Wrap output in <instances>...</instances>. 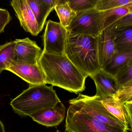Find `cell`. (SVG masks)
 Here are the masks:
<instances>
[{"label":"cell","instance_id":"cell-1","mask_svg":"<svg viewBox=\"0 0 132 132\" xmlns=\"http://www.w3.org/2000/svg\"><path fill=\"white\" fill-rule=\"evenodd\" d=\"M38 63L46 77V84L79 93L85 89L87 75L82 72L64 54L42 52Z\"/></svg>","mask_w":132,"mask_h":132},{"label":"cell","instance_id":"cell-2","mask_svg":"<svg viewBox=\"0 0 132 132\" xmlns=\"http://www.w3.org/2000/svg\"><path fill=\"white\" fill-rule=\"evenodd\" d=\"M64 54L82 72L91 77L100 69L96 38L68 33Z\"/></svg>","mask_w":132,"mask_h":132},{"label":"cell","instance_id":"cell-3","mask_svg":"<svg viewBox=\"0 0 132 132\" xmlns=\"http://www.w3.org/2000/svg\"><path fill=\"white\" fill-rule=\"evenodd\" d=\"M53 86L31 85L11 100L10 104L15 113L24 118L61 102Z\"/></svg>","mask_w":132,"mask_h":132},{"label":"cell","instance_id":"cell-4","mask_svg":"<svg viewBox=\"0 0 132 132\" xmlns=\"http://www.w3.org/2000/svg\"><path fill=\"white\" fill-rule=\"evenodd\" d=\"M69 103L73 109L99 122L122 129L130 130L128 127L109 112L95 96H88L79 93L77 98L69 100Z\"/></svg>","mask_w":132,"mask_h":132},{"label":"cell","instance_id":"cell-5","mask_svg":"<svg viewBox=\"0 0 132 132\" xmlns=\"http://www.w3.org/2000/svg\"><path fill=\"white\" fill-rule=\"evenodd\" d=\"M65 130L71 132H127L99 122L69 106L65 119Z\"/></svg>","mask_w":132,"mask_h":132},{"label":"cell","instance_id":"cell-6","mask_svg":"<svg viewBox=\"0 0 132 132\" xmlns=\"http://www.w3.org/2000/svg\"><path fill=\"white\" fill-rule=\"evenodd\" d=\"M101 12L95 8L79 12L66 28L71 34H81L96 38L102 31Z\"/></svg>","mask_w":132,"mask_h":132},{"label":"cell","instance_id":"cell-7","mask_svg":"<svg viewBox=\"0 0 132 132\" xmlns=\"http://www.w3.org/2000/svg\"><path fill=\"white\" fill-rule=\"evenodd\" d=\"M68 33L67 29L59 22L48 21L42 37L44 45L42 52L54 54H64Z\"/></svg>","mask_w":132,"mask_h":132},{"label":"cell","instance_id":"cell-8","mask_svg":"<svg viewBox=\"0 0 132 132\" xmlns=\"http://www.w3.org/2000/svg\"><path fill=\"white\" fill-rule=\"evenodd\" d=\"M6 70L13 72L31 85H46V77L39 63L33 64L12 60Z\"/></svg>","mask_w":132,"mask_h":132},{"label":"cell","instance_id":"cell-9","mask_svg":"<svg viewBox=\"0 0 132 132\" xmlns=\"http://www.w3.org/2000/svg\"><path fill=\"white\" fill-rule=\"evenodd\" d=\"M11 4L24 31L32 36H37L40 33L39 27L27 0H13Z\"/></svg>","mask_w":132,"mask_h":132},{"label":"cell","instance_id":"cell-10","mask_svg":"<svg viewBox=\"0 0 132 132\" xmlns=\"http://www.w3.org/2000/svg\"><path fill=\"white\" fill-rule=\"evenodd\" d=\"M96 87L95 96L100 99L113 97L119 89L116 78L112 74L100 69L91 76Z\"/></svg>","mask_w":132,"mask_h":132},{"label":"cell","instance_id":"cell-11","mask_svg":"<svg viewBox=\"0 0 132 132\" xmlns=\"http://www.w3.org/2000/svg\"><path fill=\"white\" fill-rule=\"evenodd\" d=\"M96 40L100 67L103 69L117 53L110 26L101 31L96 37Z\"/></svg>","mask_w":132,"mask_h":132},{"label":"cell","instance_id":"cell-12","mask_svg":"<svg viewBox=\"0 0 132 132\" xmlns=\"http://www.w3.org/2000/svg\"><path fill=\"white\" fill-rule=\"evenodd\" d=\"M65 109L64 105L60 102L54 106L39 110L29 116L38 124L47 127L56 126L64 119Z\"/></svg>","mask_w":132,"mask_h":132},{"label":"cell","instance_id":"cell-13","mask_svg":"<svg viewBox=\"0 0 132 132\" xmlns=\"http://www.w3.org/2000/svg\"><path fill=\"white\" fill-rule=\"evenodd\" d=\"M15 41V60L30 64L38 63L42 51L36 42L28 38Z\"/></svg>","mask_w":132,"mask_h":132},{"label":"cell","instance_id":"cell-14","mask_svg":"<svg viewBox=\"0 0 132 132\" xmlns=\"http://www.w3.org/2000/svg\"><path fill=\"white\" fill-rule=\"evenodd\" d=\"M59 1V0H27L36 18L40 32L45 25L47 18Z\"/></svg>","mask_w":132,"mask_h":132},{"label":"cell","instance_id":"cell-15","mask_svg":"<svg viewBox=\"0 0 132 132\" xmlns=\"http://www.w3.org/2000/svg\"><path fill=\"white\" fill-rule=\"evenodd\" d=\"M111 30L117 52L132 50V27L116 30Z\"/></svg>","mask_w":132,"mask_h":132},{"label":"cell","instance_id":"cell-16","mask_svg":"<svg viewBox=\"0 0 132 132\" xmlns=\"http://www.w3.org/2000/svg\"><path fill=\"white\" fill-rule=\"evenodd\" d=\"M132 12V5L123 6L105 11H101L102 19V31L111 26L121 18Z\"/></svg>","mask_w":132,"mask_h":132},{"label":"cell","instance_id":"cell-17","mask_svg":"<svg viewBox=\"0 0 132 132\" xmlns=\"http://www.w3.org/2000/svg\"><path fill=\"white\" fill-rule=\"evenodd\" d=\"M98 98L109 112L129 127L123 105L115 100L113 97H109L102 99Z\"/></svg>","mask_w":132,"mask_h":132},{"label":"cell","instance_id":"cell-18","mask_svg":"<svg viewBox=\"0 0 132 132\" xmlns=\"http://www.w3.org/2000/svg\"><path fill=\"white\" fill-rule=\"evenodd\" d=\"M132 60V50L117 52L113 57L103 70L113 75L120 68Z\"/></svg>","mask_w":132,"mask_h":132},{"label":"cell","instance_id":"cell-19","mask_svg":"<svg viewBox=\"0 0 132 132\" xmlns=\"http://www.w3.org/2000/svg\"><path fill=\"white\" fill-rule=\"evenodd\" d=\"M54 10L59 18V23L66 29L75 16L76 13L72 10L67 0H59Z\"/></svg>","mask_w":132,"mask_h":132},{"label":"cell","instance_id":"cell-20","mask_svg":"<svg viewBox=\"0 0 132 132\" xmlns=\"http://www.w3.org/2000/svg\"><path fill=\"white\" fill-rule=\"evenodd\" d=\"M15 40L0 45V74L6 70L11 61L15 60Z\"/></svg>","mask_w":132,"mask_h":132},{"label":"cell","instance_id":"cell-21","mask_svg":"<svg viewBox=\"0 0 132 132\" xmlns=\"http://www.w3.org/2000/svg\"><path fill=\"white\" fill-rule=\"evenodd\" d=\"M130 5L132 0H97L95 9L101 12Z\"/></svg>","mask_w":132,"mask_h":132},{"label":"cell","instance_id":"cell-22","mask_svg":"<svg viewBox=\"0 0 132 132\" xmlns=\"http://www.w3.org/2000/svg\"><path fill=\"white\" fill-rule=\"evenodd\" d=\"M114 76L117 81L119 89L132 81V60L120 68Z\"/></svg>","mask_w":132,"mask_h":132},{"label":"cell","instance_id":"cell-23","mask_svg":"<svg viewBox=\"0 0 132 132\" xmlns=\"http://www.w3.org/2000/svg\"><path fill=\"white\" fill-rule=\"evenodd\" d=\"M97 0H67L72 11L77 13L95 7Z\"/></svg>","mask_w":132,"mask_h":132},{"label":"cell","instance_id":"cell-24","mask_svg":"<svg viewBox=\"0 0 132 132\" xmlns=\"http://www.w3.org/2000/svg\"><path fill=\"white\" fill-rule=\"evenodd\" d=\"M113 98L122 105L127 102H132V81L120 87Z\"/></svg>","mask_w":132,"mask_h":132},{"label":"cell","instance_id":"cell-25","mask_svg":"<svg viewBox=\"0 0 132 132\" xmlns=\"http://www.w3.org/2000/svg\"><path fill=\"white\" fill-rule=\"evenodd\" d=\"M113 30L132 27V12L123 16L110 26Z\"/></svg>","mask_w":132,"mask_h":132},{"label":"cell","instance_id":"cell-26","mask_svg":"<svg viewBox=\"0 0 132 132\" xmlns=\"http://www.w3.org/2000/svg\"><path fill=\"white\" fill-rule=\"evenodd\" d=\"M11 20L12 17L8 11L0 8V34L4 32L5 27Z\"/></svg>","mask_w":132,"mask_h":132},{"label":"cell","instance_id":"cell-27","mask_svg":"<svg viewBox=\"0 0 132 132\" xmlns=\"http://www.w3.org/2000/svg\"><path fill=\"white\" fill-rule=\"evenodd\" d=\"M123 106L128 126L130 127L131 130L132 128V102H126L123 104Z\"/></svg>","mask_w":132,"mask_h":132},{"label":"cell","instance_id":"cell-28","mask_svg":"<svg viewBox=\"0 0 132 132\" xmlns=\"http://www.w3.org/2000/svg\"><path fill=\"white\" fill-rule=\"evenodd\" d=\"M0 132H6L5 127L2 121L0 120Z\"/></svg>","mask_w":132,"mask_h":132},{"label":"cell","instance_id":"cell-29","mask_svg":"<svg viewBox=\"0 0 132 132\" xmlns=\"http://www.w3.org/2000/svg\"><path fill=\"white\" fill-rule=\"evenodd\" d=\"M55 132H61V131H60V130H57V131H56ZM64 132H70V131H69V130H65L64 131Z\"/></svg>","mask_w":132,"mask_h":132}]
</instances>
